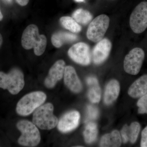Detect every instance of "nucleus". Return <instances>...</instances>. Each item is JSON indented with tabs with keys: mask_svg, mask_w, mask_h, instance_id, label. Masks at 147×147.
<instances>
[{
	"mask_svg": "<svg viewBox=\"0 0 147 147\" xmlns=\"http://www.w3.org/2000/svg\"><path fill=\"white\" fill-rule=\"evenodd\" d=\"M47 40L44 35L40 34L36 25L31 24L24 30L21 38L22 47L26 50L33 48L36 56L42 55L45 51Z\"/></svg>",
	"mask_w": 147,
	"mask_h": 147,
	"instance_id": "1",
	"label": "nucleus"
},
{
	"mask_svg": "<svg viewBox=\"0 0 147 147\" xmlns=\"http://www.w3.org/2000/svg\"><path fill=\"white\" fill-rule=\"evenodd\" d=\"M54 106L50 103L37 108L33 116V123L39 128L50 130L57 125L58 119L53 114Z\"/></svg>",
	"mask_w": 147,
	"mask_h": 147,
	"instance_id": "2",
	"label": "nucleus"
},
{
	"mask_svg": "<svg viewBox=\"0 0 147 147\" xmlns=\"http://www.w3.org/2000/svg\"><path fill=\"white\" fill-rule=\"evenodd\" d=\"M46 98V95L42 92H34L28 94L18 101L16 106V112L20 115H29L45 102Z\"/></svg>",
	"mask_w": 147,
	"mask_h": 147,
	"instance_id": "3",
	"label": "nucleus"
},
{
	"mask_svg": "<svg viewBox=\"0 0 147 147\" xmlns=\"http://www.w3.org/2000/svg\"><path fill=\"white\" fill-rule=\"evenodd\" d=\"M25 85L24 75L18 68H14L8 74L0 71V88L7 89L11 94H17Z\"/></svg>",
	"mask_w": 147,
	"mask_h": 147,
	"instance_id": "4",
	"label": "nucleus"
},
{
	"mask_svg": "<svg viewBox=\"0 0 147 147\" xmlns=\"http://www.w3.org/2000/svg\"><path fill=\"white\" fill-rule=\"evenodd\" d=\"M22 134L18 143L24 146L35 147L39 144L40 134L38 129L33 123L27 120L18 122L16 125Z\"/></svg>",
	"mask_w": 147,
	"mask_h": 147,
	"instance_id": "5",
	"label": "nucleus"
},
{
	"mask_svg": "<svg viewBox=\"0 0 147 147\" xmlns=\"http://www.w3.org/2000/svg\"><path fill=\"white\" fill-rule=\"evenodd\" d=\"M110 24V18L107 15L101 14L91 21L87 31L88 39L92 42H99L103 38Z\"/></svg>",
	"mask_w": 147,
	"mask_h": 147,
	"instance_id": "6",
	"label": "nucleus"
},
{
	"mask_svg": "<svg viewBox=\"0 0 147 147\" xmlns=\"http://www.w3.org/2000/svg\"><path fill=\"white\" fill-rule=\"evenodd\" d=\"M129 25L132 31L141 34L147 28V2L140 3L135 7L129 18Z\"/></svg>",
	"mask_w": 147,
	"mask_h": 147,
	"instance_id": "7",
	"label": "nucleus"
},
{
	"mask_svg": "<svg viewBox=\"0 0 147 147\" xmlns=\"http://www.w3.org/2000/svg\"><path fill=\"white\" fill-rule=\"evenodd\" d=\"M144 51L142 48L135 47L130 50L124 60V69L126 73L136 75L140 72L144 60Z\"/></svg>",
	"mask_w": 147,
	"mask_h": 147,
	"instance_id": "8",
	"label": "nucleus"
},
{
	"mask_svg": "<svg viewBox=\"0 0 147 147\" xmlns=\"http://www.w3.org/2000/svg\"><path fill=\"white\" fill-rule=\"evenodd\" d=\"M68 55L76 63L83 65H89L91 61L89 46L84 42L74 44L68 51Z\"/></svg>",
	"mask_w": 147,
	"mask_h": 147,
	"instance_id": "9",
	"label": "nucleus"
},
{
	"mask_svg": "<svg viewBox=\"0 0 147 147\" xmlns=\"http://www.w3.org/2000/svg\"><path fill=\"white\" fill-rule=\"evenodd\" d=\"M112 48V43L109 39L102 38L98 42L92 52V59L95 64L102 63L108 58Z\"/></svg>",
	"mask_w": 147,
	"mask_h": 147,
	"instance_id": "10",
	"label": "nucleus"
},
{
	"mask_svg": "<svg viewBox=\"0 0 147 147\" xmlns=\"http://www.w3.org/2000/svg\"><path fill=\"white\" fill-rule=\"evenodd\" d=\"M65 67V63L63 60L56 61L50 69L48 76L45 79V86L48 88H54L57 82L63 77Z\"/></svg>",
	"mask_w": 147,
	"mask_h": 147,
	"instance_id": "11",
	"label": "nucleus"
},
{
	"mask_svg": "<svg viewBox=\"0 0 147 147\" xmlns=\"http://www.w3.org/2000/svg\"><path fill=\"white\" fill-rule=\"evenodd\" d=\"M80 118V113L78 111H72L67 113L58 122V129L63 133L72 131L78 127Z\"/></svg>",
	"mask_w": 147,
	"mask_h": 147,
	"instance_id": "12",
	"label": "nucleus"
},
{
	"mask_svg": "<svg viewBox=\"0 0 147 147\" xmlns=\"http://www.w3.org/2000/svg\"><path fill=\"white\" fill-rule=\"evenodd\" d=\"M64 82L66 86L74 93H79L82 90V85L75 69L71 66L65 67L64 74Z\"/></svg>",
	"mask_w": 147,
	"mask_h": 147,
	"instance_id": "13",
	"label": "nucleus"
},
{
	"mask_svg": "<svg viewBox=\"0 0 147 147\" xmlns=\"http://www.w3.org/2000/svg\"><path fill=\"white\" fill-rule=\"evenodd\" d=\"M141 128V125L137 121L133 122L129 126L127 125H124L121 130L123 143L129 142L131 144H134L138 139Z\"/></svg>",
	"mask_w": 147,
	"mask_h": 147,
	"instance_id": "14",
	"label": "nucleus"
},
{
	"mask_svg": "<svg viewBox=\"0 0 147 147\" xmlns=\"http://www.w3.org/2000/svg\"><path fill=\"white\" fill-rule=\"evenodd\" d=\"M147 93V74L140 76L134 81L128 91V94L134 98H139Z\"/></svg>",
	"mask_w": 147,
	"mask_h": 147,
	"instance_id": "15",
	"label": "nucleus"
},
{
	"mask_svg": "<svg viewBox=\"0 0 147 147\" xmlns=\"http://www.w3.org/2000/svg\"><path fill=\"white\" fill-rule=\"evenodd\" d=\"M120 91L119 82L115 79L111 80L106 86L104 95V101L107 105H110L118 97Z\"/></svg>",
	"mask_w": 147,
	"mask_h": 147,
	"instance_id": "16",
	"label": "nucleus"
},
{
	"mask_svg": "<svg viewBox=\"0 0 147 147\" xmlns=\"http://www.w3.org/2000/svg\"><path fill=\"white\" fill-rule=\"evenodd\" d=\"M78 39L77 36L67 32L59 31L55 33L51 37L52 44L57 48H60L65 43L73 42Z\"/></svg>",
	"mask_w": 147,
	"mask_h": 147,
	"instance_id": "17",
	"label": "nucleus"
},
{
	"mask_svg": "<svg viewBox=\"0 0 147 147\" xmlns=\"http://www.w3.org/2000/svg\"><path fill=\"white\" fill-rule=\"evenodd\" d=\"M87 84L89 86L88 97L91 102L97 103L101 97V90L97 79L94 76H90L86 79Z\"/></svg>",
	"mask_w": 147,
	"mask_h": 147,
	"instance_id": "18",
	"label": "nucleus"
},
{
	"mask_svg": "<svg viewBox=\"0 0 147 147\" xmlns=\"http://www.w3.org/2000/svg\"><path fill=\"white\" fill-rule=\"evenodd\" d=\"M121 144V138L118 131L115 130L111 133L105 134L100 140V146L103 147H120Z\"/></svg>",
	"mask_w": 147,
	"mask_h": 147,
	"instance_id": "19",
	"label": "nucleus"
},
{
	"mask_svg": "<svg viewBox=\"0 0 147 147\" xmlns=\"http://www.w3.org/2000/svg\"><path fill=\"white\" fill-rule=\"evenodd\" d=\"M60 22L64 28L73 33H78L82 30V26L72 17L63 16L60 19Z\"/></svg>",
	"mask_w": 147,
	"mask_h": 147,
	"instance_id": "20",
	"label": "nucleus"
},
{
	"mask_svg": "<svg viewBox=\"0 0 147 147\" xmlns=\"http://www.w3.org/2000/svg\"><path fill=\"white\" fill-rule=\"evenodd\" d=\"M72 18L79 24L86 25L92 21L93 16L89 11L83 9H78L72 15Z\"/></svg>",
	"mask_w": 147,
	"mask_h": 147,
	"instance_id": "21",
	"label": "nucleus"
},
{
	"mask_svg": "<svg viewBox=\"0 0 147 147\" xmlns=\"http://www.w3.org/2000/svg\"><path fill=\"white\" fill-rule=\"evenodd\" d=\"M98 129L95 123L90 122L87 124L84 131L85 141L87 144H91L95 141L97 137Z\"/></svg>",
	"mask_w": 147,
	"mask_h": 147,
	"instance_id": "22",
	"label": "nucleus"
},
{
	"mask_svg": "<svg viewBox=\"0 0 147 147\" xmlns=\"http://www.w3.org/2000/svg\"><path fill=\"white\" fill-rule=\"evenodd\" d=\"M138 112L140 114H147V93L139 98L137 102Z\"/></svg>",
	"mask_w": 147,
	"mask_h": 147,
	"instance_id": "23",
	"label": "nucleus"
},
{
	"mask_svg": "<svg viewBox=\"0 0 147 147\" xmlns=\"http://www.w3.org/2000/svg\"><path fill=\"white\" fill-rule=\"evenodd\" d=\"M88 119L90 120L96 119L98 116V110L96 107L92 105L87 107Z\"/></svg>",
	"mask_w": 147,
	"mask_h": 147,
	"instance_id": "24",
	"label": "nucleus"
},
{
	"mask_svg": "<svg viewBox=\"0 0 147 147\" xmlns=\"http://www.w3.org/2000/svg\"><path fill=\"white\" fill-rule=\"evenodd\" d=\"M140 146L142 147H147V125L142 130Z\"/></svg>",
	"mask_w": 147,
	"mask_h": 147,
	"instance_id": "25",
	"label": "nucleus"
},
{
	"mask_svg": "<svg viewBox=\"0 0 147 147\" xmlns=\"http://www.w3.org/2000/svg\"><path fill=\"white\" fill-rule=\"evenodd\" d=\"M16 3L21 6H25L28 3L30 0H15Z\"/></svg>",
	"mask_w": 147,
	"mask_h": 147,
	"instance_id": "26",
	"label": "nucleus"
},
{
	"mask_svg": "<svg viewBox=\"0 0 147 147\" xmlns=\"http://www.w3.org/2000/svg\"><path fill=\"white\" fill-rule=\"evenodd\" d=\"M2 1L7 4H10L12 2V0H2Z\"/></svg>",
	"mask_w": 147,
	"mask_h": 147,
	"instance_id": "27",
	"label": "nucleus"
},
{
	"mask_svg": "<svg viewBox=\"0 0 147 147\" xmlns=\"http://www.w3.org/2000/svg\"><path fill=\"white\" fill-rule=\"evenodd\" d=\"M3 41V39L2 36L1 34H0V47H1L2 45Z\"/></svg>",
	"mask_w": 147,
	"mask_h": 147,
	"instance_id": "28",
	"label": "nucleus"
},
{
	"mask_svg": "<svg viewBox=\"0 0 147 147\" xmlns=\"http://www.w3.org/2000/svg\"><path fill=\"white\" fill-rule=\"evenodd\" d=\"M3 18V16L2 13H1V9H0V21H1L2 20Z\"/></svg>",
	"mask_w": 147,
	"mask_h": 147,
	"instance_id": "29",
	"label": "nucleus"
},
{
	"mask_svg": "<svg viewBox=\"0 0 147 147\" xmlns=\"http://www.w3.org/2000/svg\"><path fill=\"white\" fill-rule=\"evenodd\" d=\"M85 0H75L76 2H84Z\"/></svg>",
	"mask_w": 147,
	"mask_h": 147,
	"instance_id": "30",
	"label": "nucleus"
},
{
	"mask_svg": "<svg viewBox=\"0 0 147 147\" xmlns=\"http://www.w3.org/2000/svg\"></svg>",
	"mask_w": 147,
	"mask_h": 147,
	"instance_id": "31",
	"label": "nucleus"
}]
</instances>
